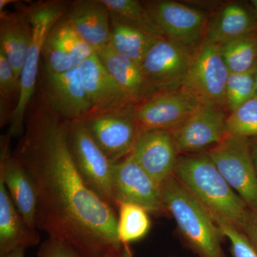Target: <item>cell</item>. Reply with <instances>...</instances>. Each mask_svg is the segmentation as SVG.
<instances>
[{
    "label": "cell",
    "mask_w": 257,
    "mask_h": 257,
    "mask_svg": "<svg viewBox=\"0 0 257 257\" xmlns=\"http://www.w3.org/2000/svg\"><path fill=\"white\" fill-rule=\"evenodd\" d=\"M26 248H20L0 257H25Z\"/></svg>",
    "instance_id": "cell-37"
},
{
    "label": "cell",
    "mask_w": 257,
    "mask_h": 257,
    "mask_svg": "<svg viewBox=\"0 0 257 257\" xmlns=\"http://www.w3.org/2000/svg\"><path fill=\"white\" fill-rule=\"evenodd\" d=\"M10 137L1 139L0 179L25 221L37 230V196L31 179L20 161L10 150Z\"/></svg>",
    "instance_id": "cell-17"
},
{
    "label": "cell",
    "mask_w": 257,
    "mask_h": 257,
    "mask_svg": "<svg viewBox=\"0 0 257 257\" xmlns=\"http://www.w3.org/2000/svg\"><path fill=\"white\" fill-rule=\"evenodd\" d=\"M252 5L253 10H254V14L256 15L257 18V0H252L251 1Z\"/></svg>",
    "instance_id": "cell-40"
},
{
    "label": "cell",
    "mask_w": 257,
    "mask_h": 257,
    "mask_svg": "<svg viewBox=\"0 0 257 257\" xmlns=\"http://www.w3.org/2000/svg\"><path fill=\"white\" fill-rule=\"evenodd\" d=\"M193 50L162 38L152 47L140 67L155 92L178 89L188 71Z\"/></svg>",
    "instance_id": "cell-12"
},
{
    "label": "cell",
    "mask_w": 257,
    "mask_h": 257,
    "mask_svg": "<svg viewBox=\"0 0 257 257\" xmlns=\"http://www.w3.org/2000/svg\"><path fill=\"white\" fill-rule=\"evenodd\" d=\"M219 46L230 73H243L254 68L257 62V32Z\"/></svg>",
    "instance_id": "cell-26"
},
{
    "label": "cell",
    "mask_w": 257,
    "mask_h": 257,
    "mask_svg": "<svg viewBox=\"0 0 257 257\" xmlns=\"http://www.w3.org/2000/svg\"><path fill=\"white\" fill-rule=\"evenodd\" d=\"M117 236L121 244H128L145 237L150 228L151 220L148 211L138 204L128 202L116 204Z\"/></svg>",
    "instance_id": "cell-25"
},
{
    "label": "cell",
    "mask_w": 257,
    "mask_h": 257,
    "mask_svg": "<svg viewBox=\"0 0 257 257\" xmlns=\"http://www.w3.org/2000/svg\"><path fill=\"white\" fill-rule=\"evenodd\" d=\"M166 212L173 216L181 234L200 257H225L224 235L204 208L175 176L160 184Z\"/></svg>",
    "instance_id": "cell-3"
},
{
    "label": "cell",
    "mask_w": 257,
    "mask_h": 257,
    "mask_svg": "<svg viewBox=\"0 0 257 257\" xmlns=\"http://www.w3.org/2000/svg\"><path fill=\"white\" fill-rule=\"evenodd\" d=\"M200 104L182 88L161 91L135 105L141 132L162 130L172 131L183 124Z\"/></svg>",
    "instance_id": "cell-13"
},
{
    "label": "cell",
    "mask_w": 257,
    "mask_h": 257,
    "mask_svg": "<svg viewBox=\"0 0 257 257\" xmlns=\"http://www.w3.org/2000/svg\"><path fill=\"white\" fill-rule=\"evenodd\" d=\"M55 27L74 67H78L96 53L64 16L55 23Z\"/></svg>",
    "instance_id": "cell-29"
},
{
    "label": "cell",
    "mask_w": 257,
    "mask_h": 257,
    "mask_svg": "<svg viewBox=\"0 0 257 257\" xmlns=\"http://www.w3.org/2000/svg\"><path fill=\"white\" fill-rule=\"evenodd\" d=\"M0 14V51L20 79L31 45L32 25L28 15L20 8L13 13L4 11Z\"/></svg>",
    "instance_id": "cell-20"
},
{
    "label": "cell",
    "mask_w": 257,
    "mask_h": 257,
    "mask_svg": "<svg viewBox=\"0 0 257 257\" xmlns=\"http://www.w3.org/2000/svg\"><path fill=\"white\" fill-rule=\"evenodd\" d=\"M64 17L96 53L110 42V13L102 0L72 2Z\"/></svg>",
    "instance_id": "cell-18"
},
{
    "label": "cell",
    "mask_w": 257,
    "mask_h": 257,
    "mask_svg": "<svg viewBox=\"0 0 257 257\" xmlns=\"http://www.w3.org/2000/svg\"><path fill=\"white\" fill-rule=\"evenodd\" d=\"M257 32L256 15L237 3L225 5L207 24L205 39L221 45Z\"/></svg>",
    "instance_id": "cell-22"
},
{
    "label": "cell",
    "mask_w": 257,
    "mask_h": 257,
    "mask_svg": "<svg viewBox=\"0 0 257 257\" xmlns=\"http://www.w3.org/2000/svg\"><path fill=\"white\" fill-rule=\"evenodd\" d=\"M20 94V79L15 75L6 56L0 51V102L9 104L15 111Z\"/></svg>",
    "instance_id": "cell-31"
},
{
    "label": "cell",
    "mask_w": 257,
    "mask_h": 257,
    "mask_svg": "<svg viewBox=\"0 0 257 257\" xmlns=\"http://www.w3.org/2000/svg\"><path fill=\"white\" fill-rule=\"evenodd\" d=\"M224 237L230 242L233 257H257V252L242 231L219 218L213 217Z\"/></svg>",
    "instance_id": "cell-32"
},
{
    "label": "cell",
    "mask_w": 257,
    "mask_h": 257,
    "mask_svg": "<svg viewBox=\"0 0 257 257\" xmlns=\"http://www.w3.org/2000/svg\"><path fill=\"white\" fill-rule=\"evenodd\" d=\"M15 0H0V13L5 11V8L8 5L12 4V3H15Z\"/></svg>",
    "instance_id": "cell-38"
},
{
    "label": "cell",
    "mask_w": 257,
    "mask_h": 257,
    "mask_svg": "<svg viewBox=\"0 0 257 257\" xmlns=\"http://www.w3.org/2000/svg\"><path fill=\"white\" fill-rule=\"evenodd\" d=\"M160 37L111 20V47L120 55L141 65L149 51Z\"/></svg>",
    "instance_id": "cell-23"
},
{
    "label": "cell",
    "mask_w": 257,
    "mask_h": 257,
    "mask_svg": "<svg viewBox=\"0 0 257 257\" xmlns=\"http://www.w3.org/2000/svg\"><path fill=\"white\" fill-rule=\"evenodd\" d=\"M206 153L248 207L257 210V174L248 138L228 135Z\"/></svg>",
    "instance_id": "cell-7"
},
{
    "label": "cell",
    "mask_w": 257,
    "mask_h": 257,
    "mask_svg": "<svg viewBox=\"0 0 257 257\" xmlns=\"http://www.w3.org/2000/svg\"><path fill=\"white\" fill-rule=\"evenodd\" d=\"M67 126L39 93L29 106L14 153L36 193L37 229L84 257H103L121 245L117 214L79 175L69 153Z\"/></svg>",
    "instance_id": "cell-1"
},
{
    "label": "cell",
    "mask_w": 257,
    "mask_h": 257,
    "mask_svg": "<svg viewBox=\"0 0 257 257\" xmlns=\"http://www.w3.org/2000/svg\"><path fill=\"white\" fill-rule=\"evenodd\" d=\"M110 13L111 20L165 37L143 2L138 0H102Z\"/></svg>",
    "instance_id": "cell-24"
},
{
    "label": "cell",
    "mask_w": 257,
    "mask_h": 257,
    "mask_svg": "<svg viewBox=\"0 0 257 257\" xmlns=\"http://www.w3.org/2000/svg\"><path fill=\"white\" fill-rule=\"evenodd\" d=\"M174 176L204 206L242 231L251 209L231 189L206 152L179 156Z\"/></svg>",
    "instance_id": "cell-2"
},
{
    "label": "cell",
    "mask_w": 257,
    "mask_h": 257,
    "mask_svg": "<svg viewBox=\"0 0 257 257\" xmlns=\"http://www.w3.org/2000/svg\"><path fill=\"white\" fill-rule=\"evenodd\" d=\"M166 38L194 50L205 38L207 15L177 2H143Z\"/></svg>",
    "instance_id": "cell-11"
},
{
    "label": "cell",
    "mask_w": 257,
    "mask_h": 257,
    "mask_svg": "<svg viewBox=\"0 0 257 257\" xmlns=\"http://www.w3.org/2000/svg\"><path fill=\"white\" fill-rule=\"evenodd\" d=\"M254 83H255V92L257 96V62L254 67Z\"/></svg>",
    "instance_id": "cell-39"
},
{
    "label": "cell",
    "mask_w": 257,
    "mask_h": 257,
    "mask_svg": "<svg viewBox=\"0 0 257 257\" xmlns=\"http://www.w3.org/2000/svg\"><path fill=\"white\" fill-rule=\"evenodd\" d=\"M40 94L52 112L67 121H84L92 104L81 82L77 67L62 74L40 71Z\"/></svg>",
    "instance_id": "cell-9"
},
{
    "label": "cell",
    "mask_w": 257,
    "mask_h": 257,
    "mask_svg": "<svg viewBox=\"0 0 257 257\" xmlns=\"http://www.w3.org/2000/svg\"><path fill=\"white\" fill-rule=\"evenodd\" d=\"M229 71L220 46L203 40L193 50L192 59L181 88L200 103L226 108V87Z\"/></svg>",
    "instance_id": "cell-5"
},
{
    "label": "cell",
    "mask_w": 257,
    "mask_h": 257,
    "mask_svg": "<svg viewBox=\"0 0 257 257\" xmlns=\"http://www.w3.org/2000/svg\"><path fill=\"white\" fill-rule=\"evenodd\" d=\"M157 184L174 175L179 152L170 131L141 132L130 156Z\"/></svg>",
    "instance_id": "cell-15"
},
{
    "label": "cell",
    "mask_w": 257,
    "mask_h": 257,
    "mask_svg": "<svg viewBox=\"0 0 257 257\" xmlns=\"http://www.w3.org/2000/svg\"><path fill=\"white\" fill-rule=\"evenodd\" d=\"M69 4L67 2L62 1L42 2L31 6L19 3L20 8L27 13L30 20L32 39L20 75V101L12 116L7 134L11 138L23 135L27 111L36 92L44 42L54 25L64 16Z\"/></svg>",
    "instance_id": "cell-4"
},
{
    "label": "cell",
    "mask_w": 257,
    "mask_h": 257,
    "mask_svg": "<svg viewBox=\"0 0 257 257\" xmlns=\"http://www.w3.org/2000/svg\"><path fill=\"white\" fill-rule=\"evenodd\" d=\"M77 68L92 104V111L88 118L134 105L101 63L97 54L83 62Z\"/></svg>",
    "instance_id": "cell-16"
},
{
    "label": "cell",
    "mask_w": 257,
    "mask_h": 257,
    "mask_svg": "<svg viewBox=\"0 0 257 257\" xmlns=\"http://www.w3.org/2000/svg\"><path fill=\"white\" fill-rule=\"evenodd\" d=\"M96 54L111 77L134 105L140 104L156 93L147 82L140 66L116 52L110 43Z\"/></svg>",
    "instance_id": "cell-19"
},
{
    "label": "cell",
    "mask_w": 257,
    "mask_h": 257,
    "mask_svg": "<svg viewBox=\"0 0 257 257\" xmlns=\"http://www.w3.org/2000/svg\"><path fill=\"white\" fill-rule=\"evenodd\" d=\"M69 153L88 187L116 209L112 193L113 166L93 140L83 121H67Z\"/></svg>",
    "instance_id": "cell-6"
},
{
    "label": "cell",
    "mask_w": 257,
    "mask_h": 257,
    "mask_svg": "<svg viewBox=\"0 0 257 257\" xmlns=\"http://www.w3.org/2000/svg\"><path fill=\"white\" fill-rule=\"evenodd\" d=\"M112 193L115 204L133 203L155 214L166 212L157 184L130 157L113 166Z\"/></svg>",
    "instance_id": "cell-14"
},
{
    "label": "cell",
    "mask_w": 257,
    "mask_h": 257,
    "mask_svg": "<svg viewBox=\"0 0 257 257\" xmlns=\"http://www.w3.org/2000/svg\"><path fill=\"white\" fill-rule=\"evenodd\" d=\"M242 232L257 252V210L250 211Z\"/></svg>",
    "instance_id": "cell-34"
},
{
    "label": "cell",
    "mask_w": 257,
    "mask_h": 257,
    "mask_svg": "<svg viewBox=\"0 0 257 257\" xmlns=\"http://www.w3.org/2000/svg\"><path fill=\"white\" fill-rule=\"evenodd\" d=\"M249 142L250 149H251V155L253 164L257 174V136L253 138H248Z\"/></svg>",
    "instance_id": "cell-36"
},
{
    "label": "cell",
    "mask_w": 257,
    "mask_h": 257,
    "mask_svg": "<svg viewBox=\"0 0 257 257\" xmlns=\"http://www.w3.org/2000/svg\"><path fill=\"white\" fill-rule=\"evenodd\" d=\"M256 95L254 68L243 73H230L226 87V108L230 112Z\"/></svg>",
    "instance_id": "cell-30"
},
{
    "label": "cell",
    "mask_w": 257,
    "mask_h": 257,
    "mask_svg": "<svg viewBox=\"0 0 257 257\" xmlns=\"http://www.w3.org/2000/svg\"><path fill=\"white\" fill-rule=\"evenodd\" d=\"M229 135L251 138L257 136V96L245 102L226 117Z\"/></svg>",
    "instance_id": "cell-28"
},
{
    "label": "cell",
    "mask_w": 257,
    "mask_h": 257,
    "mask_svg": "<svg viewBox=\"0 0 257 257\" xmlns=\"http://www.w3.org/2000/svg\"><path fill=\"white\" fill-rule=\"evenodd\" d=\"M40 240V234L27 224L0 179V256L35 246Z\"/></svg>",
    "instance_id": "cell-21"
},
{
    "label": "cell",
    "mask_w": 257,
    "mask_h": 257,
    "mask_svg": "<svg viewBox=\"0 0 257 257\" xmlns=\"http://www.w3.org/2000/svg\"><path fill=\"white\" fill-rule=\"evenodd\" d=\"M103 257H135L128 244H121L119 247L111 249Z\"/></svg>",
    "instance_id": "cell-35"
},
{
    "label": "cell",
    "mask_w": 257,
    "mask_h": 257,
    "mask_svg": "<svg viewBox=\"0 0 257 257\" xmlns=\"http://www.w3.org/2000/svg\"><path fill=\"white\" fill-rule=\"evenodd\" d=\"M38 257H84L62 241L48 238L37 253Z\"/></svg>",
    "instance_id": "cell-33"
},
{
    "label": "cell",
    "mask_w": 257,
    "mask_h": 257,
    "mask_svg": "<svg viewBox=\"0 0 257 257\" xmlns=\"http://www.w3.org/2000/svg\"><path fill=\"white\" fill-rule=\"evenodd\" d=\"M83 121L96 145L114 164L130 156L141 133L135 105Z\"/></svg>",
    "instance_id": "cell-8"
},
{
    "label": "cell",
    "mask_w": 257,
    "mask_h": 257,
    "mask_svg": "<svg viewBox=\"0 0 257 257\" xmlns=\"http://www.w3.org/2000/svg\"><path fill=\"white\" fill-rule=\"evenodd\" d=\"M55 25L51 29L44 42L40 67L47 73H65L74 67L61 42Z\"/></svg>",
    "instance_id": "cell-27"
},
{
    "label": "cell",
    "mask_w": 257,
    "mask_h": 257,
    "mask_svg": "<svg viewBox=\"0 0 257 257\" xmlns=\"http://www.w3.org/2000/svg\"><path fill=\"white\" fill-rule=\"evenodd\" d=\"M224 108L200 103L185 121L171 131L179 154L206 152L228 136Z\"/></svg>",
    "instance_id": "cell-10"
}]
</instances>
